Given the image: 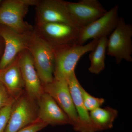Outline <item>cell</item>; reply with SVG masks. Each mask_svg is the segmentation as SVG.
<instances>
[{
    "mask_svg": "<svg viewBox=\"0 0 132 132\" xmlns=\"http://www.w3.org/2000/svg\"><path fill=\"white\" fill-rule=\"evenodd\" d=\"M27 50L43 86L54 79L55 58L53 48L40 37L34 28Z\"/></svg>",
    "mask_w": 132,
    "mask_h": 132,
    "instance_id": "1",
    "label": "cell"
},
{
    "mask_svg": "<svg viewBox=\"0 0 132 132\" xmlns=\"http://www.w3.org/2000/svg\"><path fill=\"white\" fill-rule=\"evenodd\" d=\"M99 40L86 45L71 44L53 48L55 63L54 79H64L75 72L76 66L83 55L95 49Z\"/></svg>",
    "mask_w": 132,
    "mask_h": 132,
    "instance_id": "2",
    "label": "cell"
},
{
    "mask_svg": "<svg viewBox=\"0 0 132 132\" xmlns=\"http://www.w3.org/2000/svg\"><path fill=\"white\" fill-rule=\"evenodd\" d=\"M38 0H5L0 6V25L12 29L20 34L29 32L34 28L24 20L31 6H35Z\"/></svg>",
    "mask_w": 132,
    "mask_h": 132,
    "instance_id": "3",
    "label": "cell"
},
{
    "mask_svg": "<svg viewBox=\"0 0 132 132\" xmlns=\"http://www.w3.org/2000/svg\"><path fill=\"white\" fill-rule=\"evenodd\" d=\"M108 39L107 54L115 59L117 64L122 60L132 61V26L127 24L122 16Z\"/></svg>",
    "mask_w": 132,
    "mask_h": 132,
    "instance_id": "4",
    "label": "cell"
},
{
    "mask_svg": "<svg viewBox=\"0 0 132 132\" xmlns=\"http://www.w3.org/2000/svg\"><path fill=\"white\" fill-rule=\"evenodd\" d=\"M37 101L26 92L15 100L5 132H17L38 120Z\"/></svg>",
    "mask_w": 132,
    "mask_h": 132,
    "instance_id": "5",
    "label": "cell"
},
{
    "mask_svg": "<svg viewBox=\"0 0 132 132\" xmlns=\"http://www.w3.org/2000/svg\"><path fill=\"white\" fill-rule=\"evenodd\" d=\"M65 23L52 22L36 25L34 29L53 48L75 44L80 29Z\"/></svg>",
    "mask_w": 132,
    "mask_h": 132,
    "instance_id": "6",
    "label": "cell"
},
{
    "mask_svg": "<svg viewBox=\"0 0 132 132\" xmlns=\"http://www.w3.org/2000/svg\"><path fill=\"white\" fill-rule=\"evenodd\" d=\"M119 6L115 5L105 14L88 26L80 29L76 44L82 45L89 40H99L112 32L119 17Z\"/></svg>",
    "mask_w": 132,
    "mask_h": 132,
    "instance_id": "7",
    "label": "cell"
},
{
    "mask_svg": "<svg viewBox=\"0 0 132 132\" xmlns=\"http://www.w3.org/2000/svg\"><path fill=\"white\" fill-rule=\"evenodd\" d=\"M44 92L50 95L64 111L76 131H79V120L67 80L54 79L53 81L43 86Z\"/></svg>",
    "mask_w": 132,
    "mask_h": 132,
    "instance_id": "8",
    "label": "cell"
},
{
    "mask_svg": "<svg viewBox=\"0 0 132 132\" xmlns=\"http://www.w3.org/2000/svg\"><path fill=\"white\" fill-rule=\"evenodd\" d=\"M33 31L21 34L7 26L0 25V35L4 42V52L0 59V70L10 65L21 52L27 49Z\"/></svg>",
    "mask_w": 132,
    "mask_h": 132,
    "instance_id": "9",
    "label": "cell"
},
{
    "mask_svg": "<svg viewBox=\"0 0 132 132\" xmlns=\"http://www.w3.org/2000/svg\"><path fill=\"white\" fill-rule=\"evenodd\" d=\"M36 25L58 22L79 27L69 14L66 1L62 0H38L35 6Z\"/></svg>",
    "mask_w": 132,
    "mask_h": 132,
    "instance_id": "10",
    "label": "cell"
},
{
    "mask_svg": "<svg viewBox=\"0 0 132 132\" xmlns=\"http://www.w3.org/2000/svg\"><path fill=\"white\" fill-rule=\"evenodd\" d=\"M71 19L80 28L93 22L107 11L97 0H82L77 2L66 1Z\"/></svg>",
    "mask_w": 132,
    "mask_h": 132,
    "instance_id": "11",
    "label": "cell"
},
{
    "mask_svg": "<svg viewBox=\"0 0 132 132\" xmlns=\"http://www.w3.org/2000/svg\"><path fill=\"white\" fill-rule=\"evenodd\" d=\"M18 61L27 94L37 101L44 93L43 85L36 72L31 54L26 49L18 56Z\"/></svg>",
    "mask_w": 132,
    "mask_h": 132,
    "instance_id": "12",
    "label": "cell"
},
{
    "mask_svg": "<svg viewBox=\"0 0 132 132\" xmlns=\"http://www.w3.org/2000/svg\"><path fill=\"white\" fill-rule=\"evenodd\" d=\"M37 102L38 120L47 126L71 125L67 116L49 94L44 92Z\"/></svg>",
    "mask_w": 132,
    "mask_h": 132,
    "instance_id": "13",
    "label": "cell"
},
{
    "mask_svg": "<svg viewBox=\"0 0 132 132\" xmlns=\"http://www.w3.org/2000/svg\"><path fill=\"white\" fill-rule=\"evenodd\" d=\"M66 80L79 120L80 127L78 132L98 131L91 119L90 113L83 103L80 91L81 85L76 77L75 72L69 76Z\"/></svg>",
    "mask_w": 132,
    "mask_h": 132,
    "instance_id": "14",
    "label": "cell"
},
{
    "mask_svg": "<svg viewBox=\"0 0 132 132\" xmlns=\"http://www.w3.org/2000/svg\"><path fill=\"white\" fill-rule=\"evenodd\" d=\"M0 81L16 100L25 92V86L18 61V57L10 65L0 70Z\"/></svg>",
    "mask_w": 132,
    "mask_h": 132,
    "instance_id": "15",
    "label": "cell"
},
{
    "mask_svg": "<svg viewBox=\"0 0 132 132\" xmlns=\"http://www.w3.org/2000/svg\"><path fill=\"white\" fill-rule=\"evenodd\" d=\"M91 119L98 131L108 130L113 127V123L118 115L117 110L109 107H99L91 111Z\"/></svg>",
    "mask_w": 132,
    "mask_h": 132,
    "instance_id": "16",
    "label": "cell"
},
{
    "mask_svg": "<svg viewBox=\"0 0 132 132\" xmlns=\"http://www.w3.org/2000/svg\"><path fill=\"white\" fill-rule=\"evenodd\" d=\"M108 39L104 37L99 39L98 42L89 55L91 64L88 69L91 73L98 74L105 68V58Z\"/></svg>",
    "mask_w": 132,
    "mask_h": 132,
    "instance_id": "17",
    "label": "cell"
},
{
    "mask_svg": "<svg viewBox=\"0 0 132 132\" xmlns=\"http://www.w3.org/2000/svg\"><path fill=\"white\" fill-rule=\"evenodd\" d=\"M80 91L83 103L88 111L91 112L101 107L105 102V100L104 98H96L92 96L81 86Z\"/></svg>",
    "mask_w": 132,
    "mask_h": 132,
    "instance_id": "18",
    "label": "cell"
},
{
    "mask_svg": "<svg viewBox=\"0 0 132 132\" xmlns=\"http://www.w3.org/2000/svg\"><path fill=\"white\" fill-rule=\"evenodd\" d=\"M15 99L0 81V109L13 103Z\"/></svg>",
    "mask_w": 132,
    "mask_h": 132,
    "instance_id": "19",
    "label": "cell"
},
{
    "mask_svg": "<svg viewBox=\"0 0 132 132\" xmlns=\"http://www.w3.org/2000/svg\"><path fill=\"white\" fill-rule=\"evenodd\" d=\"M13 104L0 109V132H5L11 113Z\"/></svg>",
    "mask_w": 132,
    "mask_h": 132,
    "instance_id": "20",
    "label": "cell"
},
{
    "mask_svg": "<svg viewBox=\"0 0 132 132\" xmlns=\"http://www.w3.org/2000/svg\"><path fill=\"white\" fill-rule=\"evenodd\" d=\"M47 126L45 123L38 120L17 132H38Z\"/></svg>",
    "mask_w": 132,
    "mask_h": 132,
    "instance_id": "21",
    "label": "cell"
},
{
    "mask_svg": "<svg viewBox=\"0 0 132 132\" xmlns=\"http://www.w3.org/2000/svg\"><path fill=\"white\" fill-rule=\"evenodd\" d=\"M4 50V42L3 39L0 35V59L1 58Z\"/></svg>",
    "mask_w": 132,
    "mask_h": 132,
    "instance_id": "22",
    "label": "cell"
}]
</instances>
